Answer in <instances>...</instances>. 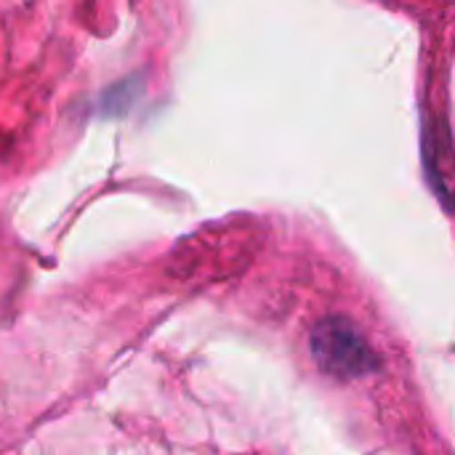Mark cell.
I'll list each match as a JSON object with an SVG mask.
<instances>
[{"label": "cell", "instance_id": "6da1fadb", "mask_svg": "<svg viewBox=\"0 0 455 455\" xmlns=\"http://www.w3.org/2000/svg\"><path fill=\"white\" fill-rule=\"evenodd\" d=\"M309 347L317 368L336 379H360L379 368L376 352L347 317H328L317 323Z\"/></svg>", "mask_w": 455, "mask_h": 455}]
</instances>
